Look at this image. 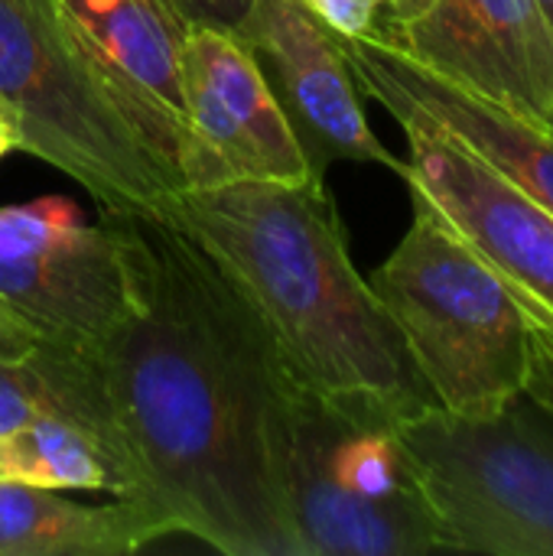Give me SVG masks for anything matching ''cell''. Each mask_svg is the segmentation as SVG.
Wrapping results in <instances>:
<instances>
[{
    "label": "cell",
    "instance_id": "1",
    "mask_svg": "<svg viewBox=\"0 0 553 556\" xmlns=\"http://www.w3.org/2000/svg\"><path fill=\"white\" fill-rule=\"evenodd\" d=\"M137 257V306L91 349L134 508L228 556H300L274 466L293 378L238 280L160 212H101Z\"/></svg>",
    "mask_w": 553,
    "mask_h": 556
},
{
    "label": "cell",
    "instance_id": "2",
    "mask_svg": "<svg viewBox=\"0 0 553 556\" xmlns=\"http://www.w3.org/2000/svg\"><path fill=\"white\" fill-rule=\"evenodd\" d=\"M160 215L238 280L297 381L345 401H430L398 326L352 264L323 179L183 189Z\"/></svg>",
    "mask_w": 553,
    "mask_h": 556
},
{
    "label": "cell",
    "instance_id": "3",
    "mask_svg": "<svg viewBox=\"0 0 553 556\" xmlns=\"http://www.w3.org/2000/svg\"><path fill=\"white\" fill-rule=\"evenodd\" d=\"M411 407L329 397L290 378L274 466L300 556H427L437 521L398 437Z\"/></svg>",
    "mask_w": 553,
    "mask_h": 556
},
{
    "label": "cell",
    "instance_id": "4",
    "mask_svg": "<svg viewBox=\"0 0 553 556\" xmlns=\"http://www.w3.org/2000/svg\"><path fill=\"white\" fill-rule=\"evenodd\" d=\"M414 222L368 280L430 391L453 414H495L535 375V329L505 277L417 192Z\"/></svg>",
    "mask_w": 553,
    "mask_h": 556
},
{
    "label": "cell",
    "instance_id": "5",
    "mask_svg": "<svg viewBox=\"0 0 553 556\" xmlns=\"http://www.w3.org/2000/svg\"><path fill=\"white\" fill-rule=\"evenodd\" d=\"M0 111L101 212H160L179 182L130 127L52 0H0Z\"/></svg>",
    "mask_w": 553,
    "mask_h": 556
},
{
    "label": "cell",
    "instance_id": "6",
    "mask_svg": "<svg viewBox=\"0 0 553 556\" xmlns=\"http://www.w3.org/2000/svg\"><path fill=\"white\" fill-rule=\"evenodd\" d=\"M398 437L443 551L553 556V414L528 394L482 417L433 401L398 417Z\"/></svg>",
    "mask_w": 553,
    "mask_h": 556
},
{
    "label": "cell",
    "instance_id": "7",
    "mask_svg": "<svg viewBox=\"0 0 553 556\" xmlns=\"http://www.w3.org/2000/svg\"><path fill=\"white\" fill-rule=\"evenodd\" d=\"M85 225L62 195L0 205V300L46 342L95 345L137 306L124 225Z\"/></svg>",
    "mask_w": 553,
    "mask_h": 556
},
{
    "label": "cell",
    "instance_id": "8",
    "mask_svg": "<svg viewBox=\"0 0 553 556\" xmlns=\"http://www.w3.org/2000/svg\"><path fill=\"white\" fill-rule=\"evenodd\" d=\"M401 124L407 189L424 195L512 287L535 329L528 397L553 414V215L486 160L414 111H388Z\"/></svg>",
    "mask_w": 553,
    "mask_h": 556
},
{
    "label": "cell",
    "instance_id": "9",
    "mask_svg": "<svg viewBox=\"0 0 553 556\" xmlns=\"http://www.w3.org/2000/svg\"><path fill=\"white\" fill-rule=\"evenodd\" d=\"M183 189H212L241 179H316L254 55L235 33L189 26L183 46Z\"/></svg>",
    "mask_w": 553,
    "mask_h": 556
},
{
    "label": "cell",
    "instance_id": "10",
    "mask_svg": "<svg viewBox=\"0 0 553 556\" xmlns=\"http://www.w3.org/2000/svg\"><path fill=\"white\" fill-rule=\"evenodd\" d=\"M231 33L254 55L316 179H326L336 160L378 163L407 176V163L368 127L339 36L303 0H251Z\"/></svg>",
    "mask_w": 553,
    "mask_h": 556
},
{
    "label": "cell",
    "instance_id": "11",
    "mask_svg": "<svg viewBox=\"0 0 553 556\" xmlns=\"http://www.w3.org/2000/svg\"><path fill=\"white\" fill-rule=\"evenodd\" d=\"M469 91L553 121V26L541 0H417L372 33Z\"/></svg>",
    "mask_w": 553,
    "mask_h": 556
},
{
    "label": "cell",
    "instance_id": "12",
    "mask_svg": "<svg viewBox=\"0 0 553 556\" xmlns=\"http://www.w3.org/2000/svg\"><path fill=\"white\" fill-rule=\"evenodd\" d=\"M111 98L183 189V46L189 23L166 0H52Z\"/></svg>",
    "mask_w": 553,
    "mask_h": 556
},
{
    "label": "cell",
    "instance_id": "13",
    "mask_svg": "<svg viewBox=\"0 0 553 556\" xmlns=\"http://www.w3.org/2000/svg\"><path fill=\"white\" fill-rule=\"evenodd\" d=\"M339 42L362 94L375 98L385 111H414L433 121L553 215V121L541 124L489 101L424 68L378 36H339Z\"/></svg>",
    "mask_w": 553,
    "mask_h": 556
},
{
    "label": "cell",
    "instance_id": "14",
    "mask_svg": "<svg viewBox=\"0 0 553 556\" xmlns=\"http://www.w3.org/2000/svg\"><path fill=\"white\" fill-rule=\"evenodd\" d=\"M166 531L127 502L81 505L59 489L0 479V556L134 554Z\"/></svg>",
    "mask_w": 553,
    "mask_h": 556
},
{
    "label": "cell",
    "instance_id": "15",
    "mask_svg": "<svg viewBox=\"0 0 553 556\" xmlns=\"http://www.w3.org/2000/svg\"><path fill=\"white\" fill-rule=\"evenodd\" d=\"M0 469L3 479L23 485L59 492H111L114 498H124L121 469L98 437L52 414H42L0 437Z\"/></svg>",
    "mask_w": 553,
    "mask_h": 556
},
{
    "label": "cell",
    "instance_id": "16",
    "mask_svg": "<svg viewBox=\"0 0 553 556\" xmlns=\"http://www.w3.org/2000/svg\"><path fill=\"white\" fill-rule=\"evenodd\" d=\"M336 36L362 39L378 29L385 0H303Z\"/></svg>",
    "mask_w": 553,
    "mask_h": 556
},
{
    "label": "cell",
    "instance_id": "17",
    "mask_svg": "<svg viewBox=\"0 0 553 556\" xmlns=\"http://www.w3.org/2000/svg\"><path fill=\"white\" fill-rule=\"evenodd\" d=\"M166 3L189 26H212L225 33H231L251 7V0H166Z\"/></svg>",
    "mask_w": 553,
    "mask_h": 556
},
{
    "label": "cell",
    "instance_id": "18",
    "mask_svg": "<svg viewBox=\"0 0 553 556\" xmlns=\"http://www.w3.org/2000/svg\"><path fill=\"white\" fill-rule=\"evenodd\" d=\"M39 345V336L0 300V358H23Z\"/></svg>",
    "mask_w": 553,
    "mask_h": 556
},
{
    "label": "cell",
    "instance_id": "19",
    "mask_svg": "<svg viewBox=\"0 0 553 556\" xmlns=\"http://www.w3.org/2000/svg\"><path fill=\"white\" fill-rule=\"evenodd\" d=\"M10 150H16V130H13L10 117L0 111V160H3Z\"/></svg>",
    "mask_w": 553,
    "mask_h": 556
},
{
    "label": "cell",
    "instance_id": "20",
    "mask_svg": "<svg viewBox=\"0 0 553 556\" xmlns=\"http://www.w3.org/2000/svg\"><path fill=\"white\" fill-rule=\"evenodd\" d=\"M417 0H385V10L381 16H398V13H407Z\"/></svg>",
    "mask_w": 553,
    "mask_h": 556
},
{
    "label": "cell",
    "instance_id": "21",
    "mask_svg": "<svg viewBox=\"0 0 553 556\" xmlns=\"http://www.w3.org/2000/svg\"><path fill=\"white\" fill-rule=\"evenodd\" d=\"M541 7H544V16L551 20V26H553V0H541Z\"/></svg>",
    "mask_w": 553,
    "mask_h": 556
},
{
    "label": "cell",
    "instance_id": "22",
    "mask_svg": "<svg viewBox=\"0 0 553 556\" xmlns=\"http://www.w3.org/2000/svg\"><path fill=\"white\" fill-rule=\"evenodd\" d=\"M0 479H3V469H0Z\"/></svg>",
    "mask_w": 553,
    "mask_h": 556
}]
</instances>
